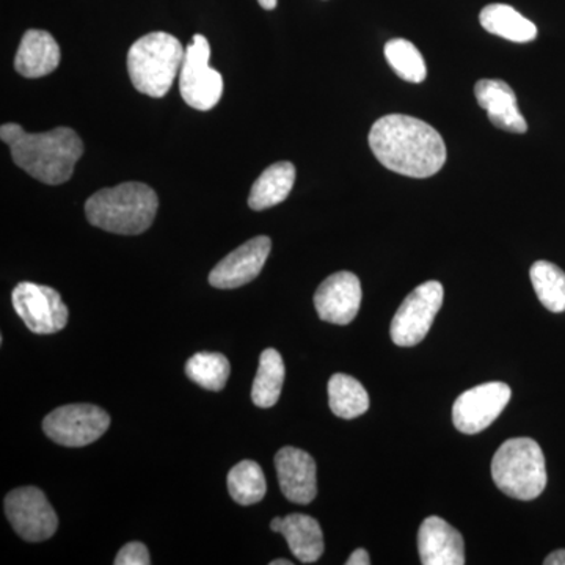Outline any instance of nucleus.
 I'll return each instance as SVG.
<instances>
[{"label": "nucleus", "mask_w": 565, "mask_h": 565, "mask_svg": "<svg viewBox=\"0 0 565 565\" xmlns=\"http://www.w3.org/2000/svg\"><path fill=\"white\" fill-rule=\"evenodd\" d=\"M115 565H150V553L140 542H129L122 546L114 561Z\"/></svg>", "instance_id": "bb28decb"}, {"label": "nucleus", "mask_w": 565, "mask_h": 565, "mask_svg": "<svg viewBox=\"0 0 565 565\" xmlns=\"http://www.w3.org/2000/svg\"><path fill=\"white\" fill-rule=\"evenodd\" d=\"M511 396V386L504 382H489L460 394L452 407L456 429L468 435L482 433L503 414Z\"/></svg>", "instance_id": "9b49d317"}, {"label": "nucleus", "mask_w": 565, "mask_h": 565, "mask_svg": "<svg viewBox=\"0 0 565 565\" xmlns=\"http://www.w3.org/2000/svg\"><path fill=\"white\" fill-rule=\"evenodd\" d=\"M345 564H348V565H370L371 564L370 553H367L366 550H364V548H356L355 552H353L352 555L349 556V559L345 561Z\"/></svg>", "instance_id": "cd10ccee"}, {"label": "nucleus", "mask_w": 565, "mask_h": 565, "mask_svg": "<svg viewBox=\"0 0 565 565\" xmlns=\"http://www.w3.org/2000/svg\"><path fill=\"white\" fill-rule=\"evenodd\" d=\"M494 484L508 497L531 501L541 497L548 481L544 451L533 438L504 441L492 460Z\"/></svg>", "instance_id": "39448f33"}, {"label": "nucleus", "mask_w": 565, "mask_h": 565, "mask_svg": "<svg viewBox=\"0 0 565 565\" xmlns=\"http://www.w3.org/2000/svg\"><path fill=\"white\" fill-rule=\"evenodd\" d=\"M419 557L423 565H463V537L440 516H427L419 526Z\"/></svg>", "instance_id": "2eb2a0df"}, {"label": "nucleus", "mask_w": 565, "mask_h": 565, "mask_svg": "<svg viewBox=\"0 0 565 565\" xmlns=\"http://www.w3.org/2000/svg\"><path fill=\"white\" fill-rule=\"evenodd\" d=\"M445 289L440 281H426L405 297L394 315L390 334L401 348L422 343L444 305Z\"/></svg>", "instance_id": "0eeeda50"}, {"label": "nucleus", "mask_w": 565, "mask_h": 565, "mask_svg": "<svg viewBox=\"0 0 565 565\" xmlns=\"http://www.w3.org/2000/svg\"><path fill=\"white\" fill-rule=\"evenodd\" d=\"M545 565H565V550H556L552 555L546 556Z\"/></svg>", "instance_id": "c85d7f7f"}, {"label": "nucleus", "mask_w": 565, "mask_h": 565, "mask_svg": "<svg viewBox=\"0 0 565 565\" xmlns=\"http://www.w3.org/2000/svg\"><path fill=\"white\" fill-rule=\"evenodd\" d=\"M6 514L17 534L28 542L47 541L58 527L54 508L36 487H21L7 494Z\"/></svg>", "instance_id": "9d476101"}, {"label": "nucleus", "mask_w": 565, "mask_h": 565, "mask_svg": "<svg viewBox=\"0 0 565 565\" xmlns=\"http://www.w3.org/2000/svg\"><path fill=\"white\" fill-rule=\"evenodd\" d=\"M185 51L181 41L167 32H152L132 44L128 54V73L137 92L163 98L172 88Z\"/></svg>", "instance_id": "20e7f679"}, {"label": "nucleus", "mask_w": 565, "mask_h": 565, "mask_svg": "<svg viewBox=\"0 0 565 565\" xmlns=\"http://www.w3.org/2000/svg\"><path fill=\"white\" fill-rule=\"evenodd\" d=\"M285 363L275 349H266L259 359L258 373L253 382L252 401L256 407L270 408L278 403L285 384Z\"/></svg>", "instance_id": "412c9836"}, {"label": "nucleus", "mask_w": 565, "mask_h": 565, "mask_svg": "<svg viewBox=\"0 0 565 565\" xmlns=\"http://www.w3.org/2000/svg\"><path fill=\"white\" fill-rule=\"evenodd\" d=\"M228 490L237 504L259 503L267 492L263 468L253 460H243V462L234 465L228 473Z\"/></svg>", "instance_id": "b1692460"}, {"label": "nucleus", "mask_w": 565, "mask_h": 565, "mask_svg": "<svg viewBox=\"0 0 565 565\" xmlns=\"http://www.w3.org/2000/svg\"><path fill=\"white\" fill-rule=\"evenodd\" d=\"M362 282L352 273H337L321 282L315 294V307L322 321L348 326L362 305Z\"/></svg>", "instance_id": "f8f14e48"}, {"label": "nucleus", "mask_w": 565, "mask_h": 565, "mask_svg": "<svg viewBox=\"0 0 565 565\" xmlns=\"http://www.w3.org/2000/svg\"><path fill=\"white\" fill-rule=\"evenodd\" d=\"M479 21L487 32L512 43H530L537 36L534 22L526 20L522 13L505 3L487 6L479 14Z\"/></svg>", "instance_id": "aec40b11"}, {"label": "nucleus", "mask_w": 565, "mask_h": 565, "mask_svg": "<svg viewBox=\"0 0 565 565\" xmlns=\"http://www.w3.org/2000/svg\"><path fill=\"white\" fill-rule=\"evenodd\" d=\"M273 250L267 236L253 237L223 258L210 274L211 286L217 289H236L255 280Z\"/></svg>", "instance_id": "ddd939ff"}, {"label": "nucleus", "mask_w": 565, "mask_h": 565, "mask_svg": "<svg viewBox=\"0 0 565 565\" xmlns=\"http://www.w3.org/2000/svg\"><path fill=\"white\" fill-rule=\"evenodd\" d=\"M61 63V47L50 32L31 29L22 36L14 57V70L28 79L54 73Z\"/></svg>", "instance_id": "f3484780"}, {"label": "nucleus", "mask_w": 565, "mask_h": 565, "mask_svg": "<svg viewBox=\"0 0 565 565\" xmlns=\"http://www.w3.org/2000/svg\"><path fill=\"white\" fill-rule=\"evenodd\" d=\"M159 200L143 182H122L96 192L85 203V215L96 228L136 236L147 232L158 214Z\"/></svg>", "instance_id": "7ed1b4c3"}, {"label": "nucleus", "mask_w": 565, "mask_h": 565, "mask_svg": "<svg viewBox=\"0 0 565 565\" xmlns=\"http://www.w3.org/2000/svg\"><path fill=\"white\" fill-rule=\"evenodd\" d=\"M275 470L282 494L291 503L310 504L318 494L313 457L299 448L286 446L275 456Z\"/></svg>", "instance_id": "4468645a"}, {"label": "nucleus", "mask_w": 565, "mask_h": 565, "mask_svg": "<svg viewBox=\"0 0 565 565\" xmlns=\"http://www.w3.org/2000/svg\"><path fill=\"white\" fill-rule=\"evenodd\" d=\"M370 147L385 169L404 177H434L446 162L440 132L408 115L392 114L379 118L371 128Z\"/></svg>", "instance_id": "f257e3e1"}, {"label": "nucleus", "mask_w": 565, "mask_h": 565, "mask_svg": "<svg viewBox=\"0 0 565 565\" xmlns=\"http://www.w3.org/2000/svg\"><path fill=\"white\" fill-rule=\"evenodd\" d=\"M11 303L32 333H57L68 323V307L50 286L22 281L13 289Z\"/></svg>", "instance_id": "1a4fd4ad"}, {"label": "nucleus", "mask_w": 565, "mask_h": 565, "mask_svg": "<svg viewBox=\"0 0 565 565\" xmlns=\"http://www.w3.org/2000/svg\"><path fill=\"white\" fill-rule=\"evenodd\" d=\"M278 0H258L259 6L263 7L264 10H274L277 7Z\"/></svg>", "instance_id": "7c9ffc66"}, {"label": "nucleus", "mask_w": 565, "mask_h": 565, "mask_svg": "<svg viewBox=\"0 0 565 565\" xmlns=\"http://www.w3.org/2000/svg\"><path fill=\"white\" fill-rule=\"evenodd\" d=\"M296 182V167L291 162H277L267 167L253 184L248 206L253 211L269 210L288 199Z\"/></svg>", "instance_id": "a211bd4d"}, {"label": "nucleus", "mask_w": 565, "mask_h": 565, "mask_svg": "<svg viewBox=\"0 0 565 565\" xmlns=\"http://www.w3.org/2000/svg\"><path fill=\"white\" fill-rule=\"evenodd\" d=\"M270 565H292V561H286V559H277L273 561Z\"/></svg>", "instance_id": "2f4dec72"}, {"label": "nucleus", "mask_w": 565, "mask_h": 565, "mask_svg": "<svg viewBox=\"0 0 565 565\" xmlns=\"http://www.w3.org/2000/svg\"><path fill=\"white\" fill-rule=\"evenodd\" d=\"M330 411L338 418L353 419L366 414L370 396L356 379L348 374H334L329 382Z\"/></svg>", "instance_id": "4be33fe9"}, {"label": "nucleus", "mask_w": 565, "mask_h": 565, "mask_svg": "<svg viewBox=\"0 0 565 565\" xmlns=\"http://www.w3.org/2000/svg\"><path fill=\"white\" fill-rule=\"evenodd\" d=\"M282 527V519L280 516H275L273 522H270V530L274 531V533H281Z\"/></svg>", "instance_id": "c756f323"}, {"label": "nucleus", "mask_w": 565, "mask_h": 565, "mask_svg": "<svg viewBox=\"0 0 565 565\" xmlns=\"http://www.w3.org/2000/svg\"><path fill=\"white\" fill-rule=\"evenodd\" d=\"M385 58L401 79L419 84L426 79L427 68L422 52L412 41L404 39L390 40L385 44Z\"/></svg>", "instance_id": "a878e982"}, {"label": "nucleus", "mask_w": 565, "mask_h": 565, "mask_svg": "<svg viewBox=\"0 0 565 565\" xmlns=\"http://www.w3.org/2000/svg\"><path fill=\"white\" fill-rule=\"evenodd\" d=\"M110 416L92 404H71L55 408L44 418L43 430L52 441L70 448L95 444L107 433Z\"/></svg>", "instance_id": "6e6552de"}, {"label": "nucleus", "mask_w": 565, "mask_h": 565, "mask_svg": "<svg viewBox=\"0 0 565 565\" xmlns=\"http://www.w3.org/2000/svg\"><path fill=\"white\" fill-rule=\"evenodd\" d=\"M476 102L489 115L498 129L512 134H525L527 125L516 104L511 85L500 79H481L475 85Z\"/></svg>", "instance_id": "dca6fc26"}, {"label": "nucleus", "mask_w": 565, "mask_h": 565, "mask_svg": "<svg viewBox=\"0 0 565 565\" xmlns=\"http://www.w3.org/2000/svg\"><path fill=\"white\" fill-rule=\"evenodd\" d=\"M291 553L302 564H313L323 555L321 525L313 516L291 514L282 519L281 533Z\"/></svg>", "instance_id": "6ab92c4d"}, {"label": "nucleus", "mask_w": 565, "mask_h": 565, "mask_svg": "<svg viewBox=\"0 0 565 565\" xmlns=\"http://www.w3.org/2000/svg\"><path fill=\"white\" fill-rule=\"evenodd\" d=\"M0 139L10 147L13 162L44 184H63L73 177L74 167L84 154V143L71 128L29 134L17 122L0 128Z\"/></svg>", "instance_id": "f03ea898"}, {"label": "nucleus", "mask_w": 565, "mask_h": 565, "mask_svg": "<svg viewBox=\"0 0 565 565\" xmlns=\"http://www.w3.org/2000/svg\"><path fill=\"white\" fill-rule=\"evenodd\" d=\"M211 46L206 36L195 35L185 47L181 66L180 90L182 99L193 109H214L223 95V77L210 66Z\"/></svg>", "instance_id": "423d86ee"}, {"label": "nucleus", "mask_w": 565, "mask_h": 565, "mask_svg": "<svg viewBox=\"0 0 565 565\" xmlns=\"http://www.w3.org/2000/svg\"><path fill=\"white\" fill-rule=\"evenodd\" d=\"M230 373L232 366L222 353L199 352L185 363L188 377L210 392H222L228 382Z\"/></svg>", "instance_id": "393cba45"}, {"label": "nucleus", "mask_w": 565, "mask_h": 565, "mask_svg": "<svg viewBox=\"0 0 565 565\" xmlns=\"http://www.w3.org/2000/svg\"><path fill=\"white\" fill-rule=\"evenodd\" d=\"M531 282L539 300L552 313L565 311V273L556 264L537 262L530 270Z\"/></svg>", "instance_id": "5701e85b"}]
</instances>
